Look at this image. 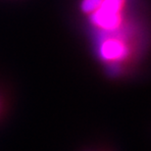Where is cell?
Masks as SVG:
<instances>
[{
  "label": "cell",
  "mask_w": 151,
  "mask_h": 151,
  "mask_svg": "<svg viewBox=\"0 0 151 151\" xmlns=\"http://www.w3.org/2000/svg\"><path fill=\"white\" fill-rule=\"evenodd\" d=\"M124 3L125 0H103L100 7L91 13L90 21L104 32L115 31L122 22Z\"/></svg>",
  "instance_id": "cell-1"
},
{
  "label": "cell",
  "mask_w": 151,
  "mask_h": 151,
  "mask_svg": "<svg viewBox=\"0 0 151 151\" xmlns=\"http://www.w3.org/2000/svg\"><path fill=\"white\" fill-rule=\"evenodd\" d=\"M98 54L106 62H119L127 58L129 48L125 42L117 37H105L98 45Z\"/></svg>",
  "instance_id": "cell-2"
},
{
  "label": "cell",
  "mask_w": 151,
  "mask_h": 151,
  "mask_svg": "<svg viewBox=\"0 0 151 151\" xmlns=\"http://www.w3.org/2000/svg\"><path fill=\"white\" fill-rule=\"evenodd\" d=\"M102 2L103 0H83L81 3V9L84 13L91 14L100 7Z\"/></svg>",
  "instance_id": "cell-3"
},
{
  "label": "cell",
  "mask_w": 151,
  "mask_h": 151,
  "mask_svg": "<svg viewBox=\"0 0 151 151\" xmlns=\"http://www.w3.org/2000/svg\"><path fill=\"white\" fill-rule=\"evenodd\" d=\"M121 70L118 62H110V64L107 67V72L109 73L110 76H116L119 74V72Z\"/></svg>",
  "instance_id": "cell-4"
}]
</instances>
